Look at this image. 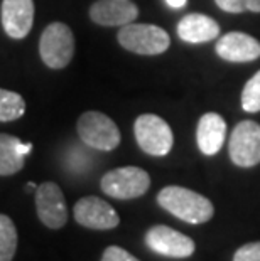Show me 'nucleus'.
I'll return each mask as SVG.
<instances>
[{"mask_svg": "<svg viewBox=\"0 0 260 261\" xmlns=\"http://www.w3.org/2000/svg\"><path fill=\"white\" fill-rule=\"evenodd\" d=\"M157 202L168 213L190 224L208 223L215 214V207L209 199L179 186L164 187L157 194Z\"/></svg>", "mask_w": 260, "mask_h": 261, "instance_id": "1", "label": "nucleus"}, {"mask_svg": "<svg viewBox=\"0 0 260 261\" xmlns=\"http://www.w3.org/2000/svg\"><path fill=\"white\" fill-rule=\"evenodd\" d=\"M134 133L139 147L154 157H164L173 148V130L166 123V120L157 115H140L134 123Z\"/></svg>", "mask_w": 260, "mask_h": 261, "instance_id": "6", "label": "nucleus"}, {"mask_svg": "<svg viewBox=\"0 0 260 261\" xmlns=\"http://www.w3.org/2000/svg\"><path fill=\"white\" fill-rule=\"evenodd\" d=\"M76 130L85 145L110 152L120 145V130L117 123L100 112H86L78 118Z\"/></svg>", "mask_w": 260, "mask_h": 261, "instance_id": "4", "label": "nucleus"}, {"mask_svg": "<svg viewBox=\"0 0 260 261\" xmlns=\"http://www.w3.org/2000/svg\"><path fill=\"white\" fill-rule=\"evenodd\" d=\"M32 145L17 137L0 133V175H14L22 170Z\"/></svg>", "mask_w": 260, "mask_h": 261, "instance_id": "16", "label": "nucleus"}, {"mask_svg": "<svg viewBox=\"0 0 260 261\" xmlns=\"http://www.w3.org/2000/svg\"><path fill=\"white\" fill-rule=\"evenodd\" d=\"M233 261H260V241L243 244L235 251Z\"/></svg>", "mask_w": 260, "mask_h": 261, "instance_id": "21", "label": "nucleus"}, {"mask_svg": "<svg viewBox=\"0 0 260 261\" xmlns=\"http://www.w3.org/2000/svg\"><path fill=\"white\" fill-rule=\"evenodd\" d=\"M39 54L42 63L51 69L66 68L75 54L73 31L63 22L49 24L39 39Z\"/></svg>", "mask_w": 260, "mask_h": 261, "instance_id": "3", "label": "nucleus"}, {"mask_svg": "<svg viewBox=\"0 0 260 261\" xmlns=\"http://www.w3.org/2000/svg\"><path fill=\"white\" fill-rule=\"evenodd\" d=\"M76 223L81 224L83 227L95 231H107L113 229L120 224V218L112 205L107 201L97 197V196H88L80 199L75 204L73 209Z\"/></svg>", "mask_w": 260, "mask_h": 261, "instance_id": "9", "label": "nucleus"}, {"mask_svg": "<svg viewBox=\"0 0 260 261\" xmlns=\"http://www.w3.org/2000/svg\"><path fill=\"white\" fill-rule=\"evenodd\" d=\"M0 19L10 39L27 37L34 24V0H4Z\"/></svg>", "mask_w": 260, "mask_h": 261, "instance_id": "11", "label": "nucleus"}, {"mask_svg": "<svg viewBox=\"0 0 260 261\" xmlns=\"http://www.w3.org/2000/svg\"><path fill=\"white\" fill-rule=\"evenodd\" d=\"M217 54L228 63H252L260 58V42L245 32H228L218 39Z\"/></svg>", "mask_w": 260, "mask_h": 261, "instance_id": "13", "label": "nucleus"}, {"mask_svg": "<svg viewBox=\"0 0 260 261\" xmlns=\"http://www.w3.org/2000/svg\"><path fill=\"white\" fill-rule=\"evenodd\" d=\"M102 191L120 201H129L144 196L151 187V177L140 167H119L102 177Z\"/></svg>", "mask_w": 260, "mask_h": 261, "instance_id": "5", "label": "nucleus"}, {"mask_svg": "<svg viewBox=\"0 0 260 261\" xmlns=\"http://www.w3.org/2000/svg\"><path fill=\"white\" fill-rule=\"evenodd\" d=\"M166 4H168L171 9H182L186 5V0H166Z\"/></svg>", "mask_w": 260, "mask_h": 261, "instance_id": "23", "label": "nucleus"}, {"mask_svg": "<svg viewBox=\"0 0 260 261\" xmlns=\"http://www.w3.org/2000/svg\"><path fill=\"white\" fill-rule=\"evenodd\" d=\"M119 44L127 51L140 56H159L168 51L171 37L164 29L154 24H127L122 25L119 34Z\"/></svg>", "mask_w": 260, "mask_h": 261, "instance_id": "2", "label": "nucleus"}, {"mask_svg": "<svg viewBox=\"0 0 260 261\" xmlns=\"http://www.w3.org/2000/svg\"><path fill=\"white\" fill-rule=\"evenodd\" d=\"M139 7L130 0H98L90 7V19L98 25L117 27L135 22Z\"/></svg>", "mask_w": 260, "mask_h": 261, "instance_id": "12", "label": "nucleus"}, {"mask_svg": "<svg viewBox=\"0 0 260 261\" xmlns=\"http://www.w3.org/2000/svg\"><path fill=\"white\" fill-rule=\"evenodd\" d=\"M26 113V101L19 93L0 88V121L19 120Z\"/></svg>", "mask_w": 260, "mask_h": 261, "instance_id": "18", "label": "nucleus"}, {"mask_svg": "<svg viewBox=\"0 0 260 261\" xmlns=\"http://www.w3.org/2000/svg\"><path fill=\"white\" fill-rule=\"evenodd\" d=\"M17 251V229L14 221L0 214V261H12Z\"/></svg>", "mask_w": 260, "mask_h": 261, "instance_id": "17", "label": "nucleus"}, {"mask_svg": "<svg viewBox=\"0 0 260 261\" xmlns=\"http://www.w3.org/2000/svg\"><path fill=\"white\" fill-rule=\"evenodd\" d=\"M36 211L41 223L49 229H61L68 221V207L63 191L54 182L36 187Z\"/></svg>", "mask_w": 260, "mask_h": 261, "instance_id": "8", "label": "nucleus"}, {"mask_svg": "<svg viewBox=\"0 0 260 261\" xmlns=\"http://www.w3.org/2000/svg\"><path fill=\"white\" fill-rule=\"evenodd\" d=\"M228 153L239 167H253L260 164V125L252 120L240 121L230 137Z\"/></svg>", "mask_w": 260, "mask_h": 261, "instance_id": "7", "label": "nucleus"}, {"mask_svg": "<svg viewBox=\"0 0 260 261\" xmlns=\"http://www.w3.org/2000/svg\"><path fill=\"white\" fill-rule=\"evenodd\" d=\"M102 261H139L134 254L120 246H108L102 254Z\"/></svg>", "mask_w": 260, "mask_h": 261, "instance_id": "22", "label": "nucleus"}, {"mask_svg": "<svg viewBox=\"0 0 260 261\" xmlns=\"http://www.w3.org/2000/svg\"><path fill=\"white\" fill-rule=\"evenodd\" d=\"M242 108L248 113L260 112V71H257L243 86Z\"/></svg>", "mask_w": 260, "mask_h": 261, "instance_id": "19", "label": "nucleus"}, {"mask_svg": "<svg viewBox=\"0 0 260 261\" xmlns=\"http://www.w3.org/2000/svg\"><path fill=\"white\" fill-rule=\"evenodd\" d=\"M178 36L184 42H209L220 36L218 22L204 14H187L178 22Z\"/></svg>", "mask_w": 260, "mask_h": 261, "instance_id": "14", "label": "nucleus"}, {"mask_svg": "<svg viewBox=\"0 0 260 261\" xmlns=\"http://www.w3.org/2000/svg\"><path fill=\"white\" fill-rule=\"evenodd\" d=\"M146 243L152 251L169 258H190L196 249L191 238L162 224L152 226L146 232Z\"/></svg>", "mask_w": 260, "mask_h": 261, "instance_id": "10", "label": "nucleus"}, {"mask_svg": "<svg viewBox=\"0 0 260 261\" xmlns=\"http://www.w3.org/2000/svg\"><path fill=\"white\" fill-rule=\"evenodd\" d=\"M226 137V123L218 113H206L198 121L196 142L204 155L218 153Z\"/></svg>", "mask_w": 260, "mask_h": 261, "instance_id": "15", "label": "nucleus"}, {"mask_svg": "<svg viewBox=\"0 0 260 261\" xmlns=\"http://www.w3.org/2000/svg\"><path fill=\"white\" fill-rule=\"evenodd\" d=\"M215 4L228 14H242V12H260V0H215Z\"/></svg>", "mask_w": 260, "mask_h": 261, "instance_id": "20", "label": "nucleus"}]
</instances>
